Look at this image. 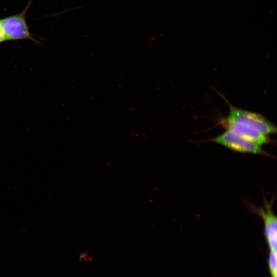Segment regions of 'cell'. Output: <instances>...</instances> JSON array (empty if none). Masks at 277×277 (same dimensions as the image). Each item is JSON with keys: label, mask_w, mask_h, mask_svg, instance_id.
Segmentation results:
<instances>
[{"label": "cell", "mask_w": 277, "mask_h": 277, "mask_svg": "<svg viewBox=\"0 0 277 277\" xmlns=\"http://www.w3.org/2000/svg\"><path fill=\"white\" fill-rule=\"evenodd\" d=\"M221 120L235 122L268 135L276 132V127L263 115L230 105L228 115Z\"/></svg>", "instance_id": "1"}, {"label": "cell", "mask_w": 277, "mask_h": 277, "mask_svg": "<svg viewBox=\"0 0 277 277\" xmlns=\"http://www.w3.org/2000/svg\"><path fill=\"white\" fill-rule=\"evenodd\" d=\"M31 2L29 1L21 12L0 19V27L6 41L27 39L39 44L30 32L26 19Z\"/></svg>", "instance_id": "2"}, {"label": "cell", "mask_w": 277, "mask_h": 277, "mask_svg": "<svg viewBox=\"0 0 277 277\" xmlns=\"http://www.w3.org/2000/svg\"><path fill=\"white\" fill-rule=\"evenodd\" d=\"M209 141L236 152L268 154L262 149L261 145L245 138L229 130H225V131L222 134L210 139Z\"/></svg>", "instance_id": "3"}, {"label": "cell", "mask_w": 277, "mask_h": 277, "mask_svg": "<svg viewBox=\"0 0 277 277\" xmlns=\"http://www.w3.org/2000/svg\"><path fill=\"white\" fill-rule=\"evenodd\" d=\"M270 205L266 203L264 208H257L255 210L263 220L265 235L270 251L276 252L277 220Z\"/></svg>", "instance_id": "4"}, {"label": "cell", "mask_w": 277, "mask_h": 277, "mask_svg": "<svg viewBox=\"0 0 277 277\" xmlns=\"http://www.w3.org/2000/svg\"><path fill=\"white\" fill-rule=\"evenodd\" d=\"M220 123L225 130L232 131L245 138L254 142L261 146L269 143L271 141L268 135L242 124L235 122H226L221 120Z\"/></svg>", "instance_id": "5"}, {"label": "cell", "mask_w": 277, "mask_h": 277, "mask_svg": "<svg viewBox=\"0 0 277 277\" xmlns=\"http://www.w3.org/2000/svg\"><path fill=\"white\" fill-rule=\"evenodd\" d=\"M268 266L271 277H276V252L270 251L268 257Z\"/></svg>", "instance_id": "6"}, {"label": "cell", "mask_w": 277, "mask_h": 277, "mask_svg": "<svg viewBox=\"0 0 277 277\" xmlns=\"http://www.w3.org/2000/svg\"><path fill=\"white\" fill-rule=\"evenodd\" d=\"M6 41V38L5 37V35L0 27V43H2L3 42H4Z\"/></svg>", "instance_id": "7"}]
</instances>
